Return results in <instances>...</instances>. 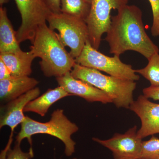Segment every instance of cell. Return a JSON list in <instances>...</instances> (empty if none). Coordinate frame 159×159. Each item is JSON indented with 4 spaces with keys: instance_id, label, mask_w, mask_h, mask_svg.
Returning a JSON list of instances; mask_svg holds the SVG:
<instances>
[{
    "instance_id": "6da1fadb",
    "label": "cell",
    "mask_w": 159,
    "mask_h": 159,
    "mask_svg": "<svg viewBox=\"0 0 159 159\" xmlns=\"http://www.w3.org/2000/svg\"><path fill=\"white\" fill-rule=\"evenodd\" d=\"M140 8L126 5L112 16L105 40L111 54L120 56L125 51H135L148 60L159 49L145 31Z\"/></svg>"
},
{
    "instance_id": "7a4b0ae2",
    "label": "cell",
    "mask_w": 159,
    "mask_h": 159,
    "mask_svg": "<svg viewBox=\"0 0 159 159\" xmlns=\"http://www.w3.org/2000/svg\"><path fill=\"white\" fill-rule=\"evenodd\" d=\"M30 51L39 57L41 70L46 77H61L70 72L75 60L66 50L57 33L46 23L39 26L31 42Z\"/></svg>"
},
{
    "instance_id": "3957f363",
    "label": "cell",
    "mask_w": 159,
    "mask_h": 159,
    "mask_svg": "<svg viewBox=\"0 0 159 159\" xmlns=\"http://www.w3.org/2000/svg\"><path fill=\"white\" fill-rule=\"evenodd\" d=\"M78 129L77 124L71 122L65 115L63 110L57 109L51 114L48 122H38L26 116L25 121L21 124L20 130L16 136L15 142L21 144L26 139L32 147V136L37 134L50 135L63 143L65 154L67 157H70L75 152L76 145L71 136Z\"/></svg>"
},
{
    "instance_id": "277c9868",
    "label": "cell",
    "mask_w": 159,
    "mask_h": 159,
    "mask_svg": "<svg viewBox=\"0 0 159 159\" xmlns=\"http://www.w3.org/2000/svg\"><path fill=\"white\" fill-rule=\"evenodd\" d=\"M70 73L74 78L85 81L108 94L117 107L129 109L134 102V92L137 85L135 81L104 75L96 69L77 63Z\"/></svg>"
},
{
    "instance_id": "5b68a950",
    "label": "cell",
    "mask_w": 159,
    "mask_h": 159,
    "mask_svg": "<svg viewBox=\"0 0 159 159\" xmlns=\"http://www.w3.org/2000/svg\"><path fill=\"white\" fill-rule=\"evenodd\" d=\"M47 21L52 30H57L61 42L70 49V53L74 59L79 56L89 40L88 28L84 20L62 12L52 13Z\"/></svg>"
},
{
    "instance_id": "8992f818",
    "label": "cell",
    "mask_w": 159,
    "mask_h": 159,
    "mask_svg": "<svg viewBox=\"0 0 159 159\" xmlns=\"http://www.w3.org/2000/svg\"><path fill=\"white\" fill-rule=\"evenodd\" d=\"M76 63L105 72L110 76L137 81L140 77L130 65L121 61L119 56L109 57L94 48L88 40L82 52L75 58Z\"/></svg>"
},
{
    "instance_id": "52a82bcc",
    "label": "cell",
    "mask_w": 159,
    "mask_h": 159,
    "mask_svg": "<svg viewBox=\"0 0 159 159\" xmlns=\"http://www.w3.org/2000/svg\"><path fill=\"white\" fill-rule=\"evenodd\" d=\"M22 23L16 32L18 42H32L39 26L53 13L47 0H15Z\"/></svg>"
},
{
    "instance_id": "ba28073f",
    "label": "cell",
    "mask_w": 159,
    "mask_h": 159,
    "mask_svg": "<svg viewBox=\"0 0 159 159\" xmlns=\"http://www.w3.org/2000/svg\"><path fill=\"white\" fill-rule=\"evenodd\" d=\"M128 0H91L89 13L85 22L88 28L89 41L98 50L104 33L111 22V11L119 10L127 5Z\"/></svg>"
},
{
    "instance_id": "9c48e42d",
    "label": "cell",
    "mask_w": 159,
    "mask_h": 159,
    "mask_svg": "<svg viewBox=\"0 0 159 159\" xmlns=\"http://www.w3.org/2000/svg\"><path fill=\"white\" fill-rule=\"evenodd\" d=\"M137 132L134 125L125 133L115 134L107 140L93 138V140L111 150L114 159H140L143 141L138 137Z\"/></svg>"
},
{
    "instance_id": "30bf717a",
    "label": "cell",
    "mask_w": 159,
    "mask_h": 159,
    "mask_svg": "<svg viewBox=\"0 0 159 159\" xmlns=\"http://www.w3.org/2000/svg\"><path fill=\"white\" fill-rule=\"evenodd\" d=\"M40 94V90L39 88L36 87L17 99L1 107L0 128L8 126L11 130L9 142L6 148L1 152L2 154H6L7 151L11 148L15 129L18 125L21 124L25 119L26 116L24 114L25 107L31 100L39 97Z\"/></svg>"
},
{
    "instance_id": "8fae6325",
    "label": "cell",
    "mask_w": 159,
    "mask_h": 159,
    "mask_svg": "<svg viewBox=\"0 0 159 159\" xmlns=\"http://www.w3.org/2000/svg\"><path fill=\"white\" fill-rule=\"evenodd\" d=\"M141 120V127L137 132L139 138L143 139L159 134V104L150 101L144 95L134 100L129 107Z\"/></svg>"
},
{
    "instance_id": "7c38bea8",
    "label": "cell",
    "mask_w": 159,
    "mask_h": 159,
    "mask_svg": "<svg viewBox=\"0 0 159 159\" xmlns=\"http://www.w3.org/2000/svg\"><path fill=\"white\" fill-rule=\"evenodd\" d=\"M56 80L58 86L62 87L71 96L81 97L89 102L113 103L112 99L108 94L85 81L74 78L70 72L57 77Z\"/></svg>"
},
{
    "instance_id": "4fadbf2b",
    "label": "cell",
    "mask_w": 159,
    "mask_h": 159,
    "mask_svg": "<svg viewBox=\"0 0 159 159\" xmlns=\"http://www.w3.org/2000/svg\"><path fill=\"white\" fill-rule=\"evenodd\" d=\"M39 81L29 76L15 77L0 80V100L7 103L36 87Z\"/></svg>"
},
{
    "instance_id": "5bb4252c",
    "label": "cell",
    "mask_w": 159,
    "mask_h": 159,
    "mask_svg": "<svg viewBox=\"0 0 159 159\" xmlns=\"http://www.w3.org/2000/svg\"><path fill=\"white\" fill-rule=\"evenodd\" d=\"M35 58L31 51L0 53V59L8 67L11 76L15 77L30 76L32 73L31 65Z\"/></svg>"
},
{
    "instance_id": "9a60e30c",
    "label": "cell",
    "mask_w": 159,
    "mask_h": 159,
    "mask_svg": "<svg viewBox=\"0 0 159 159\" xmlns=\"http://www.w3.org/2000/svg\"><path fill=\"white\" fill-rule=\"evenodd\" d=\"M62 87L58 86L49 89L44 93L29 102L24 108V112H32L44 117L51 106L65 97L70 96Z\"/></svg>"
},
{
    "instance_id": "2e32d148",
    "label": "cell",
    "mask_w": 159,
    "mask_h": 159,
    "mask_svg": "<svg viewBox=\"0 0 159 159\" xmlns=\"http://www.w3.org/2000/svg\"><path fill=\"white\" fill-rule=\"evenodd\" d=\"M16 32L7 16V9L0 7V53H14L21 51Z\"/></svg>"
},
{
    "instance_id": "e0dca14e",
    "label": "cell",
    "mask_w": 159,
    "mask_h": 159,
    "mask_svg": "<svg viewBox=\"0 0 159 159\" xmlns=\"http://www.w3.org/2000/svg\"><path fill=\"white\" fill-rule=\"evenodd\" d=\"M91 4L85 0H61V12L86 20L90 10Z\"/></svg>"
},
{
    "instance_id": "ac0fdd59",
    "label": "cell",
    "mask_w": 159,
    "mask_h": 159,
    "mask_svg": "<svg viewBox=\"0 0 159 159\" xmlns=\"http://www.w3.org/2000/svg\"><path fill=\"white\" fill-rule=\"evenodd\" d=\"M150 82L151 85L159 86V54H155L148 60V63L144 68L135 70Z\"/></svg>"
},
{
    "instance_id": "d6986e66",
    "label": "cell",
    "mask_w": 159,
    "mask_h": 159,
    "mask_svg": "<svg viewBox=\"0 0 159 159\" xmlns=\"http://www.w3.org/2000/svg\"><path fill=\"white\" fill-rule=\"evenodd\" d=\"M159 159V139L152 135L148 141H143L140 159Z\"/></svg>"
},
{
    "instance_id": "ffe728a7",
    "label": "cell",
    "mask_w": 159,
    "mask_h": 159,
    "mask_svg": "<svg viewBox=\"0 0 159 159\" xmlns=\"http://www.w3.org/2000/svg\"><path fill=\"white\" fill-rule=\"evenodd\" d=\"M34 157L32 147H30L28 152H25L21 148L20 144L15 142L13 148H10L6 155L0 159H31Z\"/></svg>"
},
{
    "instance_id": "44dd1931",
    "label": "cell",
    "mask_w": 159,
    "mask_h": 159,
    "mask_svg": "<svg viewBox=\"0 0 159 159\" xmlns=\"http://www.w3.org/2000/svg\"><path fill=\"white\" fill-rule=\"evenodd\" d=\"M153 15V22L151 31L153 36H159V0H148Z\"/></svg>"
},
{
    "instance_id": "7402d4cb",
    "label": "cell",
    "mask_w": 159,
    "mask_h": 159,
    "mask_svg": "<svg viewBox=\"0 0 159 159\" xmlns=\"http://www.w3.org/2000/svg\"><path fill=\"white\" fill-rule=\"evenodd\" d=\"M143 95L148 99L159 100V86H150L143 89Z\"/></svg>"
},
{
    "instance_id": "603a6c76",
    "label": "cell",
    "mask_w": 159,
    "mask_h": 159,
    "mask_svg": "<svg viewBox=\"0 0 159 159\" xmlns=\"http://www.w3.org/2000/svg\"><path fill=\"white\" fill-rule=\"evenodd\" d=\"M11 77V72L2 60L0 59V80L8 79Z\"/></svg>"
},
{
    "instance_id": "cb8c5ba5",
    "label": "cell",
    "mask_w": 159,
    "mask_h": 159,
    "mask_svg": "<svg viewBox=\"0 0 159 159\" xmlns=\"http://www.w3.org/2000/svg\"><path fill=\"white\" fill-rule=\"evenodd\" d=\"M49 6L54 13H59L61 12V0H47Z\"/></svg>"
},
{
    "instance_id": "d4e9b609",
    "label": "cell",
    "mask_w": 159,
    "mask_h": 159,
    "mask_svg": "<svg viewBox=\"0 0 159 159\" xmlns=\"http://www.w3.org/2000/svg\"><path fill=\"white\" fill-rule=\"evenodd\" d=\"M9 1V0H0V5H1V6H2L4 4L8 3Z\"/></svg>"
},
{
    "instance_id": "484cf974",
    "label": "cell",
    "mask_w": 159,
    "mask_h": 159,
    "mask_svg": "<svg viewBox=\"0 0 159 159\" xmlns=\"http://www.w3.org/2000/svg\"><path fill=\"white\" fill-rule=\"evenodd\" d=\"M85 1H86V2H88L90 3L91 2V0H85Z\"/></svg>"
},
{
    "instance_id": "4316f807",
    "label": "cell",
    "mask_w": 159,
    "mask_h": 159,
    "mask_svg": "<svg viewBox=\"0 0 159 159\" xmlns=\"http://www.w3.org/2000/svg\"><path fill=\"white\" fill-rule=\"evenodd\" d=\"M77 159V158H72V159Z\"/></svg>"
},
{
    "instance_id": "83f0119b",
    "label": "cell",
    "mask_w": 159,
    "mask_h": 159,
    "mask_svg": "<svg viewBox=\"0 0 159 159\" xmlns=\"http://www.w3.org/2000/svg\"></svg>"
}]
</instances>
